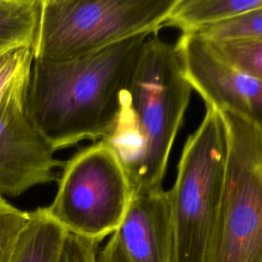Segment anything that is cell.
Returning <instances> with one entry per match:
<instances>
[{"label": "cell", "instance_id": "52a82bcc", "mask_svg": "<svg viewBox=\"0 0 262 262\" xmlns=\"http://www.w3.org/2000/svg\"><path fill=\"white\" fill-rule=\"evenodd\" d=\"M32 63L24 68L0 98V195L17 196L52 182L60 162L31 122L24 106Z\"/></svg>", "mask_w": 262, "mask_h": 262}, {"label": "cell", "instance_id": "9c48e42d", "mask_svg": "<svg viewBox=\"0 0 262 262\" xmlns=\"http://www.w3.org/2000/svg\"><path fill=\"white\" fill-rule=\"evenodd\" d=\"M114 233L131 262H174L168 190L159 188L133 194Z\"/></svg>", "mask_w": 262, "mask_h": 262}, {"label": "cell", "instance_id": "3957f363", "mask_svg": "<svg viewBox=\"0 0 262 262\" xmlns=\"http://www.w3.org/2000/svg\"><path fill=\"white\" fill-rule=\"evenodd\" d=\"M227 138L220 114L205 116L183 146L169 192L174 232V262H206L222 200Z\"/></svg>", "mask_w": 262, "mask_h": 262}, {"label": "cell", "instance_id": "6da1fadb", "mask_svg": "<svg viewBox=\"0 0 262 262\" xmlns=\"http://www.w3.org/2000/svg\"><path fill=\"white\" fill-rule=\"evenodd\" d=\"M142 33L69 60L33 58L24 106L54 150L84 139H106L145 41Z\"/></svg>", "mask_w": 262, "mask_h": 262}, {"label": "cell", "instance_id": "4fadbf2b", "mask_svg": "<svg viewBox=\"0 0 262 262\" xmlns=\"http://www.w3.org/2000/svg\"><path fill=\"white\" fill-rule=\"evenodd\" d=\"M206 42L221 61L235 71L262 82V40Z\"/></svg>", "mask_w": 262, "mask_h": 262}, {"label": "cell", "instance_id": "30bf717a", "mask_svg": "<svg viewBox=\"0 0 262 262\" xmlns=\"http://www.w3.org/2000/svg\"><path fill=\"white\" fill-rule=\"evenodd\" d=\"M29 213L10 262H60L69 232L50 217L46 208Z\"/></svg>", "mask_w": 262, "mask_h": 262}, {"label": "cell", "instance_id": "277c9868", "mask_svg": "<svg viewBox=\"0 0 262 262\" xmlns=\"http://www.w3.org/2000/svg\"><path fill=\"white\" fill-rule=\"evenodd\" d=\"M177 0H41L33 58H78L142 33H156Z\"/></svg>", "mask_w": 262, "mask_h": 262}, {"label": "cell", "instance_id": "ba28073f", "mask_svg": "<svg viewBox=\"0 0 262 262\" xmlns=\"http://www.w3.org/2000/svg\"><path fill=\"white\" fill-rule=\"evenodd\" d=\"M175 45L184 76L206 106L232 113L262 131V82L221 61L195 34H181Z\"/></svg>", "mask_w": 262, "mask_h": 262}, {"label": "cell", "instance_id": "5b68a950", "mask_svg": "<svg viewBox=\"0 0 262 262\" xmlns=\"http://www.w3.org/2000/svg\"><path fill=\"white\" fill-rule=\"evenodd\" d=\"M218 113L227 161L206 262H262V131L232 113Z\"/></svg>", "mask_w": 262, "mask_h": 262}, {"label": "cell", "instance_id": "d6986e66", "mask_svg": "<svg viewBox=\"0 0 262 262\" xmlns=\"http://www.w3.org/2000/svg\"><path fill=\"white\" fill-rule=\"evenodd\" d=\"M14 50H16V49H14ZM14 50L7 51V52H4V53H1V54H0V69L3 67V64L6 62V60L9 58V56L11 55V53H12Z\"/></svg>", "mask_w": 262, "mask_h": 262}, {"label": "cell", "instance_id": "8fae6325", "mask_svg": "<svg viewBox=\"0 0 262 262\" xmlns=\"http://www.w3.org/2000/svg\"><path fill=\"white\" fill-rule=\"evenodd\" d=\"M262 7V0H177L165 26L193 33Z\"/></svg>", "mask_w": 262, "mask_h": 262}, {"label": "cell", "instance_id": "e0dca14e", "mask_svg": "<svg viewBox=\"0 0 262 262\" xmlns=\"http://www.w3.org/2000/svg\"><path fill=\"white\" fill-rule=\"evenodd\" d=\"M32 62L33 50L31 48H18L11 53L0 69V98L20 71Z\"/></svg>", "mask_w": 262, "mask_h": 262}, {"label": "cell", "instance_id": "2e32d148", "mask_svg": "<svg viewBox=\"0 0 262 262\" xmlns=\"http://www.w3.org/2000/svg\"><path fill=\"white\" fill-rule=\"evenodd\" d=\"M98 244L73 233H68L60 262H96Z\"/></svg>", "mask_w": 262, "mask_h": 262}, {"label": "cell", "instance_id": "ac0fdd59", "mask_svg": "<svg viewBox=\"0 0 262 262\" xmlns=\"http://www.w3.org/2000/svg\"><path fill=\"white\" fill-rule=\"evenodd\" d=\"M96 262H131L115 233L111 234L107 243L98 250Z\"/></svg>", "mask_w": 262, "mask_h": 262}, {"label": "cell", "instance_id": "9a60e30c", "mask_svg": "<svg viewBox=\"0 0 262 262\" xmlns=\"http://www.w3.org/2000/svg\"><path fill=\"white\" fill-rule=\"evenodd\" d=\"M29 218V212L15 208L0 195V262H10Z\"/></svg>", "mask_w": 262, "mask_h": 262}, {"label": "cell", "instance_id": "5bb4252c", "mask_svg": "<svg viewBox=\"0 0 262 262\" xmlns=\"http://www.w3.org/2000/svg\"><path fill=\"white\" fill-rule=\"evenodd\" d=\"M191 34L212 42L262 40V7L234 18L203 28Z\"/></svg>", "mask_w": 262, "mask_h": 262}, {"label": "cell", "instance_id": "7c38bea8", "mask_svg": "<svg viewBox=\"0 0 262 262\" xmlns=\"http://www.w3.org/2000/svg\"><path fill=\"white\" fill-rule=\"evenodd\" d=\"M41 0H0V53L33 50L40 20Z\"/></svg>", "mask_w": 262, "mask_h": 262}, {"label": "cell", "instance_id": "8992f818", "mask_svg": "<svg viewBox=\"0 0 262 262\" xmlns=\"http://www.w3.org/2000/svg\"><path fill=\"white\" fill-rule=\"evenodd\" d=\"M132 195L123 163L100 140L66 163L54 200L46 210L69 233L99 243L119 227Z\"/></svg>", "mask_w": 262, "mask_h": 262}, {"label": "cell", "instance_id": "7a4b0ae2", "mask_svg": "<svg viewBox=\"0 0 262 262\" xmlns=\"http://www.w3.org/2000/svg\"><path fill=\"white\" fill-rule=\"evenodd\" d=\"M191 91L176 45L149 36L124 91L116 128L102 139L123 163L133 194L162 188Z\"/></svg>", "mask_w": 262, "mask_h": 262}, {"label": "cell", "instance_id": "ffe728a7", "mask_svg": "<svg viewBox=\"0 0 262 262\" xmlns=\"http://www.w3.org/2000/svg\"><path fill=\"white\" fill-rule=\"evenodd\" d=\"M2 53H4V52H2ZM0 54H1V53H0Z\"/></svg>", "mask_w": 262, "mask_h": 262}]
</instances>
